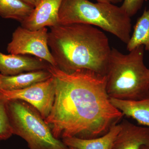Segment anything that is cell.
Masks as SVG:
<instances>
[{
	"mask_svg": "<svg viewBox=\"0 0 149 149\" xmlns=\"http://www.w3.org/2000/svg\"><path fill=\"white\" fill-rule=\"evenodd\" d=\"M54 101L45 119L56 139H94L118 123L123 114L110 101L106 78L88 70L67 72L50 65Z\"/></svg>",
	"mask_w": 149,
	"mask_h": 149,
	"instance_id": "cell-1",
	"label": "cell"
},
{
	"mask_svg": "<svg viewBox=\"0 0 149 149\" xmlns=\"http://www.w3.org/2000/svg\"><path fill=\"white\" fill-rule=\"evenodd\" d=\"M48 45L56 67L67 72L88 70L105 75L111 48L100 29L83 24L50 27Z\"/></svg>",
	"mask_w": 149,
	"mask_h": 149,
	"instance_id": "cell-2",
	"label": "cell"
},
{
	"mask_svg": "<svg viewBox=\"0 0 149 149\" xmlns=\"http://www.w3.org/2000/svg\"><path fill=\"white\" fill-rule=\"evenodd\" d=\"M145 48L137 47L123 54L111 48L106 72L110 98L137 100L149 94V68L144 63Z\"/></svg>",
	"mask_w": 149,
	"mask_h": 149,
	"instance_id": "cell-3",
	"label": "cell"
},
{
	"mask_svg": "<svg viewBox=\"0 0 149 149\" xmlns=\"http://www.w3.org/2000/svg\"><path fill=\"white\" fill-rule=\"evenodd\" d=\"M58 24H83L98 27L127 45L131 36L130 17L120 7L89 0H63Z\"/></svg>",
	"mask_w": 149,
	"mask_h": 149,
	"instance_id": "cell-4",
	"label": "cell"
},
{
	"mask_svg": "<svg viewBox=\"0 0 149 149\" xmlns=\"http://www.w3.org/2000/svg\"><path fill=\"white\" fill-rule=\"evenodd\" d=\"M7 111L13 135L27 142L29 149H69L56 139L39 112L23 101L6 100Z\"/></svg>",
	"mask_w": 149,
	"mask_h": 149,
	"instance_id": "cell-5",
	"label": "cell"
},
{
	"mask_svg": "<svg viewBox=\"0 0 149 149\" xmlns=\"http://www.w3.org/2000/svg\"><path fill=\"white\" fill-rule=\"evenodd\" d=\"M48 33L47 27L29 30L19 26L13 33L7 51L13 54L34 56L56 66L48 45Z\"/></svg>",
	"mask_w": 149,
	"mask_h": 149,
	"instance_id": "cell-6",
	"label": "cell"
},
{
	"mask_svg": "<svg viewBox=\"0 0 149 149\" xmlns=\"http://www.w3.org/2000/svg\"><path fill=\"white\" fill-rule=\"evenodd\" d=\"M6 100H17L23 101L34 107L44 119L50 113L54 101V84L52 77L46 81L28 88L13 91H0Z\"/></svg>",
	"mask_w": 149,
	"mask_h": 149,
	"instance_id": "cell-7",
	"label": "cell"
},
{
	"mask_svg": "<svg viewBox=\"0 0 149 149\" xmlns=\"http://www.w3.org/2000/svg\"><path fill=\"white\" fill-rule=\"evenodd\" d=\"M63 0H41L32 13L21 23L29 30L54 27L58 24V12Z\"/></svg>",
	"mask_w": 149,
	"mask_h": 149,
	"instance_id": "cell-8",
	"label": "cell"
},
{
	"mask_svg": "<svg viewBox=\"0 0 149 149\" xmlns=\"http://www.w3.org/2000/svg\"><path fill=\"white\" fill-rule=\"evenodd\" d=\"M50 64L44 60L23 55L5 54L0 52L1 74L12 76L23 72L47 70Z\"/></svg>",
	"mask_w": 149,
	"mask_h": 149,
	"instance_id": "cell-9",
	"label": "cell"
},
{
	"mask_svg": "<svg viewBox=\"0 0 149 149\" xmlns=\"http://www.w3.org/2000/svg\"><path fill=\"white\" fill-rule=\"evenodd\" d=\"M120 130L111 149H141L149 144V128L124 120L120 123Z\"/></svg>",
	"mask_w": 149,
	"mask_h": 149,
	"instance_id": "cell-10",
	"label": "cell"
},
{
	"mask_svg": "<svg viewBox=\"0 0 149 149\" xmlns=\"http://www.w3.org/2000/svg\"><path fill=\"white\" fill-rule=\"evenodd\" d=\"M0 77L1 91H13L22 90L46 81L52 77V74L48 69L42 70L12 76L0 74Z\"/></svg>",
	"mask_w": 149,
	"mask_h": 149,
	"instance_id": "cell-11",
	"label": "cell"
},
{
	"mask_svg": "<svg viewBox=\"0 0 149 149\" xmlns=\"http://www.w3.org/2000/svg\"><path fill=\"white\" fill-rule=\"evenodd\" d=\"M115 107L127 117L136 120L139 125L149 128V94L137 100H124L110 98Z\"/></svg>",
	"mask_w": 149,
	"mask_h": 149,
	"instance_id": "cell-12",
	"label": "cell"
},
{
	"mask_svg": "<svg viewBox=\"0 0 149 149\" xmlns=\"http://www.w3.org/2000/svg\"><path fill=\"white\" fill-rule=\"evenodd\" d=\"M120 123L112 126L104 135L94 139H83L70 137L62 139L68 147L78 149H111L115 139L120 130Z\"/></svg>",
	"mask_w": 149,
	"mask_h": 149,
	"instance_id": "cell-13",
	"label": "cell"
},
{
	"mask_svg": "<svg viewBox=\"0 0 149 149\" xmlns=\"http://www.w3.org/2000/svg\"><path fill=\"white\" fill-rule=\"evenodd\" d=\"M141 46L149 52V8L144 10L136 22L127 44V50L129 52Z\"/></svg>",
	"mask_w": 149,
	"mask_h": 149,
	"instance_id": "cell-14",
	"label": "cell"
},
{
	"mask_svg": "<svg viewBox=\"0 0 149 149\" xmlns=\"http://www.w3.org/2000/svg\"><path fill=\"white\" fill-rule=\"evenodd\" d=\"M34 8L20 0H0V16L20 23L32 13Z\"/></svg>",
	"mask_w": 149,
	"mask_h": 149,
	"instance_id": "cell-15",
	"label": "cell"
},
{
	"mask_svg": "<svg viewBox=\"0 0 149 149\" xmlns=\"http://www.w3.org/2000/svg\"><path fill=\"white\" fill-rule=\"evenodd\" d=\"M6 103V100L0 93V141H6L13 135L7 111Z\"/></svg>",
	"mask_w": 149,
	"mask_h": 149,
	"instance_id": "cell-16",
	"label": "cell"
},
{
	"mask_svg": "<svg viewBox=\"0 0 149 149\" xmlns=\"http://www.w3.org/2000/svg\"><path fill=\"white\" fill-rule=\"evenodd\" d=\"M144 0H124L120 8L130 17L141 8Z\"/></svg>",
	"mask_w": 149,
	"mask_h": 149,
	"instance_id": "cell-17",
	"label": "cell"
},
{
	"mask_svg": "<svg viewBox=\"0 0 149 149\" xmlns=\"http://www.w3.org/2000/svg\"><path fill=\"white\" fill-rule=\"evenodd\" d=\"M98 2L109 3L114 4L122 2V0H96Z\"/></svg>",
	"mask_w": 149,
	"mask_h": 149,
	"instance_id": "cell-18",
	"label": "cell"
},
{
	"mask_svg": "<svg viewBox=\"0 0 149 149\" xmlns=\"http://www.w3.org/2000/svg\"><path fill=\"white\" fill-rule=\"evenodd\" d=\"M20 1L34 8H35L37 4L35 0H20Z\"/></svg>",
	"mask_w": 149,
	"mask_h": 149,
	"instance_id": "cell-19",
	"label": "cell"
},
{
	"mask_svg": "<svg viewBox=\"0 0 149 149\" xmlns=\"http://www.w3.org/2000/svg\"><path fill=\"white\" fill-rule=\"evenodd\" d=\"M141 149H149V144L142 146Z\"/></svg>",
	"mask_w": 149,
	"mask_h": 149,
	"instance_id": "cell-20",
	"label": "cell"
},
{
	"mask_svg": "<svg viewBox=\"0 0 149 149\" xmlns=\"http://www.w3.org/2000/svg\"><path fill=\"white\" fill-rule=\"evenodd\" d=\"M69 149H78L76 148H73V147H69Z\"/></svg>",
	"mask_w": 149,
	"mask_h": 149,
	"instance_id": "cell-21",
	"label": "cell"
},
{
	"mask_svg": "<svg viewBox=\"0 0 149 149\" xmlns=\"http://www.w3.org/2000/svg\"><path fill=\"white\" fill-rule=\"evenodd\" d=\"M35 1H36V2H37V4L40 1H41V0H35Z\"/></svg>",
	"mask_w": 149,
	"mask_h": 149,
	"instance_id": "cell-22",
	"label": "cell"
},
{
	"mask_svg": "<svg viewBox=\"0 0 149 149\" xmlns=\"http://www.w3.org/2000/svg\"><path fill=\"white\" fill-rule=\"evenodd\" d=\"M1 77H0V91H1Z\"/></svg>",
	"mask_w": 149,
	"mask_h": 149,
	"instance_id": "cell-23",
	"label": "cell"
},
{
	"mask_svg": "<svg viewBox=\"0 0 149 149\" xmlns=\"http://www.w3.org/2000/svg\"></svg>",
	"mask_w": 149,
	"mask_h": 149,
	"instance_id": "cell-24",
	"label": "cell"
}]
</instances>
